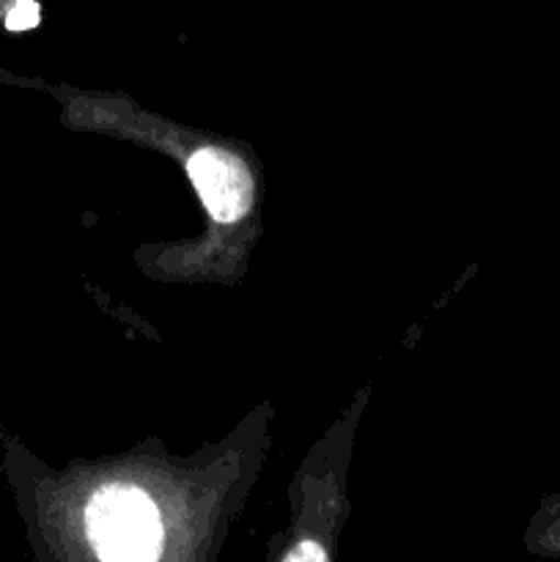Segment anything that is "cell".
I'll return each instance as SVG.
<instances>
[{
	"mask_svg": "<svg viewBox=\"0 0 560 562\" xmlns=\"http://www.w3.org/2000/svg\"><path fill=\"white\" fill-rule=\"evenodd\" d=\"M88 538L108 562H148L163 547V525L152 499L137 488L113 486L93 497L86 514Z\"/></svg>",
	"mask_w": 560,
	"mask_h": 562,
	"instance_id": "obj_1",
	"label": "cell"
},
{
	"mask_svg": "<svg viewBox=\"0 0 560 562\" xmlns=\"http://www.w3.org/2000/svg\"><path fill=\"white\" fill-rule=\"evenodd\" d=\"M190 179L201 203L217 223H236L253 206V176L239 157L220 148H201L190 159Z\"/></svg>",
	"mask_w": 560,
	"mask_h": 562,
	"instance_id": "obj_2",
	"label": "cell"
},
{
	"mask_svg": "<svg viewBox=\"0 0 560 562\" xmlns=\"http://www.w3.org/2000/svg\"><path fill=\"white\" fill-rule=\"evenodd\" d=\"M42 20V9L33 0H16L5 14V27L9 31H31Z\"/></svg>",
	"mask_w": 560,
	"mask_h": 562,
	"instance_id": "obj_3",
	"label": "cell"
},
{
	"mask_svg": "<svg viewBox=\"0 0 560 562\" xmlns=\"http://www.w3.org/2000/svg\"><path fill=\"white\" fill-rule=\"evenodd\" d=\"M307 558L324 560V552H322V549H318V547H313V543H305V547L294 549V552L289 554V560H307Z\"/></svg>",
	"mask_w": 560,
	"mask_h": 562,
	"instance_id": "obj_4",
	"label": "cell"
}]
</instances>
